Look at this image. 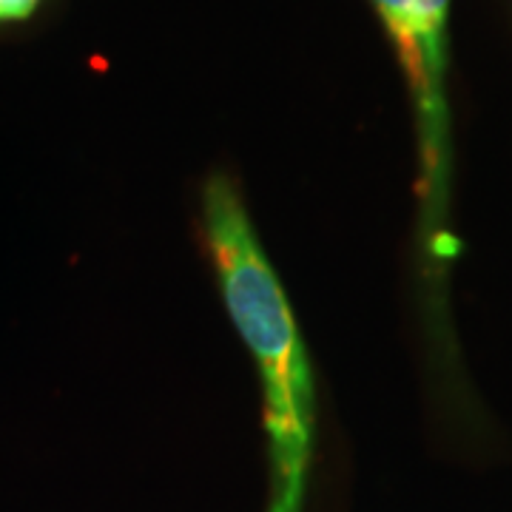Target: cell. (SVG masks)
<instances>
[{"label":"cell","instance_id":"cell-1","mask_svg":"<svg viewBox=\"0 0 512 512\" xmlns=\"http://www.w3.org/2000/svg\"><path fill=\"white\" fill-rule=\"evenodd\" d=\"M202 237L222 302L262 387L268 453L265 512H308L316 447V384L305 339L242 194L225 174L202 188Z\"/></svg>","mask_w":512,"mask_h":512},{"label":"cell","instance_id":"cell-2","mask_svg":"<svg viewBox=\"0 0 512 512\" xmlns=\"http://www.w3.org/2000/svg\"><path fill=\"white\" fill-rule=\"evenodd\" d=\"M382 18L384 32L393 40L413 106L419 117L421 163L427 177V194L444 174L447 148V20L450 0H370Z\"/></svg>","mask_w":512,"mask_h":512},{"label":"cell","instance_id":"cell-3","mask_svg":"<svg viewBox=\"0 0 512 512\" xmlns=\"http://www.w3.org/2000/svg\"><path fill=\"white\" fill-rule=\"evenodd\" d=\"M43 0H0V26L29 20L40 9Z\"/></svg>","mask_w":512,"mask_h":512}]
</instances>
